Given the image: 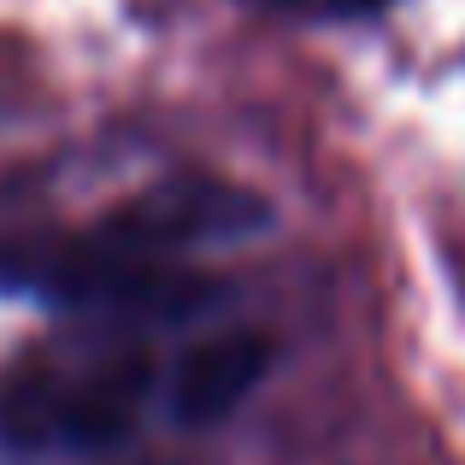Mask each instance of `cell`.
Wrapping results in <instances>:
<instances>
[{"label":"cell","instance_id":"6da1fadb","mask_svg":"<svg viewBox=\"0 0 465 465\" xmlns=\"http://www.w3.org/2000/svg\"><path fill=\"white\" fill-rule=\"evenodd\" d=\"M148 365L113 360L83 377L54 371H6L0 377V448L6 454H47V448H113L136 430Z\"/></svg>","mask_w":465,"mask_h":465},{"label":"cell","instance_id":"7a4b0ae2","mask_svg":"<svg viewBox=\"0 0 465 465\" xmlns=\"http://www.w3.org/2000/svg\"><path fill=\"white\" fill-rule=\"evenodd\" d=\"M272 224L277 213L265 194L218 183V177H171L159 189L136 194V201H124L118 213H106L101 242L118 253H136V260H153V253L248 242V236H265Z\"/></svg>","mask_w":465,"mask_h":465},{"label":"cell","instance_id":"3957f363","mask_svg":"<svg viewBox=\"0 0 465 465\" xmlns=\"http://www.w3.org/2000/svg\"><path fill=\"white\" fill-rule=\"evenodd\" d=\"M277 365V341L265 330H218V336L194 341L165 383V412L183 430H206L224 424L253 389L265 383V371Z\"/></svg>","mask_w":465,"mask_h":465},{"label":"cell","instance_id":"277c9868","mask_svg":"<svg viewBox=\"0 0 465 465\" xmlns=\"http://www.w3.org/2000/svg\"><path fill=\"white\" fill-rule=\"evenodd\" d=\"M253 6L295 12V18H365V12H383L395 0H253Z\"/></svg>","mask_w":465,"mask_h":465}]
</instances>
